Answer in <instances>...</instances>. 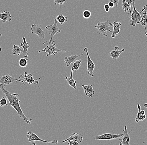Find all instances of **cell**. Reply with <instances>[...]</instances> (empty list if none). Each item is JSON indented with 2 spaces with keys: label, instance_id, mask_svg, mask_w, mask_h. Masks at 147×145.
Listing matches in <instances>:
<instances>
[{
  "label": "cell",
  "instance_id": "cell-1",
  "mask_svg": "<svg viewBox=\"0 0 147 145\" xmlns=\"http://www.w3.org/2000/svg\"><path fill=\"white\" fill-rule=\"evenodd\" d=\"M0 88L2 91L9 101V104L17 111L18 115L22 118L26 123L31 124L33 120L31 118H28L25 116L23 113L22 108L20 107V101L19 100V95L18 94L11 93L7 90L5 87L4 84H0Z\"/></svg>",
  "mask_w": 147,
  "mask_h": 145
},
{
  "label": "cell",
  "instance_id": "cell-2",
  "mask_svg": "<svg viewBox=\"0 0 147 145\" xmlns=\"http://www.w3.org/2000/svg\"><path fill=\"white\" fill-rule=\"evenodd\" d=\"M44 45H47V46L44 49L40 51H38V52L40 53L41 52H45L47 57L51 55H55L57 54L59 52H66V50H60L58 49L56 47V45L54 43L49 44L47 41H46L43 43Z\"/></svg>",
  "mask_w": 147,
  "mask_h": 145
},
{
  "label": "cell",
  "instance_id": "cell-3",
  "mask_svg": "<svg viewBox=\"0 0 147 145\" xmlns=\"http://www.w3.org/2000/svg\"><path fill=\"white\" fill-rule=\"evenodd\" d=\"M113 24L111 23L110 21H107L105 22L98 23L94 27L99 30V34H102L103 36L106 37L107 36V31L113 33V32L110 30V29L113 28Z\"/></svg>",
  "mask_w": 147,
  "mask_h": 145
},
{
  "label": "cell",
  "instance_id": "cell-4",
  "mask_svg": "<svg viewBox=\"0 0 147 145\" xmlns=\"http://www.w3.org/2000/svg\"><path fill=\"white\" fill-rule=\"evenodd\" d=\"M135 1L136 0H133V11L129 18L130 25L133 26H136V24L140 21L142 17L140 13L136 9L135 7Z\"/></svg>",
  "mask_w": 147,
  "mask_h": 145
},
{
  "label": "cell",
  "instance_id": "cell-5",
  "mask_svg": "<svg viewBox=\"0 0 147 145\" xmlns=\"http://www.w3.org/2000/svg\"><path fill=\"white\" fill-rule=\"evenodd\" d=\"M26 137L28 139V142H31L33 145H36L35 143V141H40L45 143L55 144H57L58 143V141L56 140H54L52 141H47V140H42L40 138L38 137L37 135L31 131H28L27 132Z\"/></svg>",
  "mask_w": 147,
  "mask_h": 145
},
{
  "label": "cell",
  "instance_id": "cell-6",
  "mask_svg": "<svg viewBox=\"0 0 147 145\" xmlns=\"http://www.w3.org/2000/svg\"><path fill=\"white\" fill-rule=\"evenodd\" d=\"M57 21L56 20V19H55L54 24L48 26L46 27V29L47 30L49 34L51 36L50 41L49 42V44L55 43V41L53 40V37L55 35L61 32L60 30H59V28L57 25Z\"/></svg>",
  "mask_w": 147,
  "mask_h": 145
},
{
  "label": "cell",
  "instance_id": "cell-7",
  "mask_svg": "<svg viewBox=\"0 0 147 145\" xmlns=\"http://www.w3.org/2000/svg\"><path fill=\"white\" fill-rule=\"evenodd\" d=\"M123 136V134H105L101 135L96 136L94 138L96 140H110L120 139Z\"/></svg>",
  "mask_w": 147,
  "mask_h": 145
},
{
  "label": "cell",
  "instance_id": "cell-8",
  "mask_svg": "<svg viewBox=\"0 0 147 145\" xmlns=\"http://www.w3.org/2000/svg\"><path fill=\"white\" fill-rule=\"evenodd\" d=\"M14 82H20L24 84L25 83L24 80L18 79L12 77L9 74L0 77V84L9 85L11 83H12Z\"/></svg>",
  "mask_w": 147,
  "mask_h": 145
},
{
  "label": "cell",
  "instance_id": "cell-9",
  "mask_svg": "<svg viewBox=\"0 0 147 145\" xmlns=\"http://www.w3.org/2000/svg\"><path fill=\"white\" fill-rule=\"evenodd\" d=\"M45 76H43V77H41V78L35 80L32 74H30V73H28L26 71H25L24 73V75H22V74L20 75L19 77V78L23 79L25 83H28L29 84H31V85H34L35 84H38L39 81L38 80L40 79L41 78L45 77Z\"/></svg>",
  "mask_w": 147,
  "mask_h": 145
},
{
  "label": "cell",
  "instance_id": "cell-10",
  "mask_svg": "<svg viewBox=\"0 0 147 145\" xmlns=\"http://www.w3.org/2000/svg\"><path fill=\"white\" fill-rule=\"evenodd\" d=\"M84 51L87 54V71H88V73L89 75L91 77H93L94 75V70L95 68V64L94 63L93 61H92L88 53V48L86 47L84 48Z\"/></svg>",
  "mask_w": 147,
  "mask_h": 145
},
{
  "label": "cell",
  "instance_id": "cell-11",
  "mask_svg": "<svg viewBox=\"0 0 147 145\" xmlns=\"http://www.w3.org/2000/svg\"><path fill=\"white\" fill-rule=\"evenodd\" d=\"M41 24H34L32 25L31 26V31L32 33L33 34H35L40 38L42 39H45V35L46 32L43 30L41 28Z\"/></svg>",
  "mask_w": 147,
  "mask_h": 145
},
{
  "label": "cell",
  "instance_id": "cell-12",
  "mask_svg": "<svg viewBox=\"0 0 147 145\" xmlns=\"http://www.w3.org/2000/svg\"><path fill=\"white\" fill-rule=\"evenodd\" d=\"M123 133V137L119 139V140H121V142L119 143V145H129V142L130 140L129 134L131 133V131H130L129 133H128L127 125H125L124 127Z\"/></svg>",
  "mask_w": 147,
  "mask_h": 145
},
{
  "label": "cell",
  "instance_id": "cell-13",
  "mask_svg": "<svg viewBox=\"0 0 147 145\" xmlns=\"http://www.w3.org/2000/svg\"><path fill=\"white\" fill-rule=\"evenodd\" d=\"M69 140L77 141L79 144H80L83 140V135L80 133H73L69 137L62 141V143L67 142Z\"/></svg>",
  "mask_w": 147,
  "mask_h": 145
},
{
  "label": "cell",
  "instance_id": "cell-14",
  "mask_svg": "<svg viewBox=\"0 0 147 145\" xmlns=\"http://www.w3.org/2000/svg\"><path fill=\"white\" fill-rule=\"evenodd\" d=\"M119 47L117 46L115 47V49L112 50L109 53V56L113 59H117L121 53L125 51V49H123L122 50H119Z\"/></svg>",
  "mask_w": 147,
  "mask_h": 145
},
{
  "label": "cell",
  "instance_id": "cell-15",
  "mask_svg": "<svg viewBox=\"0 0 147 145\" xmlns=\"http://www.w3.org/2000/svg\"><path fill=\"white\" fill-rule=\"evenodd\" d=\"M82 87L83 88L84 93L87 96L90 98H92L93 96L95 91L93 88L92 85L91 84H89V85L82 84Z\"/></svg>",
  "mask_w": 147,
  "mask_h": 145
},
{
  "label": "cell",
  "instance_id": "cell-16",
  "mask_svg": "<svg viewBox=\"0 0 147 145\" xmlns=\"http://www.w3.org/2000/svg\"><path fill=\"white\" fill-rule=\"evenodd\" d=\"M0 20L3 23L10 22L12 20L11 16L9 11H3L0 13Z\"/></svg>",
  "mask_w": 147,
  "mask_h": 145
},
{
  "label": "cell",
  "instance_id": "cell-17",
  "mask_svg": "<svg viewBox=\"0 0 147 145\" xmlns=\"http://www.w3.org/2000/svg\"><path fill=\"white\" fill-rule=\"evenodd\" d=\"M121 23L117 22V21H115L113 23V31L112 33V37L113 38H115V37H117V34H119L120 32V26H121Z\"/></svg>",
  "mask_w": 147,
  "mask_h": 145
},
{
  "label": "cell",
  "instance_id": "cell-18",
  "mask_svg": "<svg viewBox=\"0 0 147 145\" xmlns=\"http://www.w3.org/2000/svg\"><path fill=\"white\" fill-rule=\"evenodd\" d=\"M74 70L73 69L71 68V72L70 76L69 78L67 77V76H64L65 80H67L68 84L71 86V87L76 90L77 89V86H76V83H77V81L74 79L73 78V73Z\"/></svg>",
  "mask_w": 147,
  "mask_h": 145
},
{
  "label": "cell",
  "instance_id": "cell-19",
  "mask_svg": "<svg viewBox=\"0 0 147 145\" xmlns=\"http://www.w3.org/2000/svg\"><path fill=\"white\" fill-rule=\"evenodd\" d=\"M23 41V43H21L20 46L23 48V56L24 57H27L28 56V49L30 46L28 45V43L26 42V38L24 36L22 38Z\"/></svg>",
  "mask_w": 147,
  "mask_h": 145
},
{
  "label": "cell",
  "instance_id": "cell-20",
  "mask_svg": "<svg viewBox=\"0 0 147 145\" xmlns=\"http://www.w3.org/2000/svg\"><path fill=\"white\" fill-rule=\"evenodd\" d=\"M83 54L79 55H73L69 57H65L64 59V62L66 63L67 67H69L71 65V64L75 61V59L80 56L83 55Z\"/></svg>",
  "mask_w": 147,
  "mask_h": 145
},
{
  "label": "cell",
  "instance_id": "cell-21",
  "mask_svg": "<svg viewBox=\"0 0 147 145\" xmlns=\"http://www.w3.org/2000/svg\"><path fill=\"white\" fill-rule=\"evenodd\" d=\"M122 6L124 11L129 15H131L132 13V8H131V5L127 3L125 0L122 1Z\"/></svg>",
  "mask_w": 147,
  "mask_h": 145
},
{
  "label": "cell",
  "instance_id": "cell-22",
  "mask_svg": "<svg viewBox=\"0 0 147 145\" xmlns=\"http://www.w3.org/2000/svg\"><path fill=\"white\" fill-rule=\"evenodd\" d=\"M55 19L61 25L63 24L64 23L68 21L67 17L63 14L59 15L56 17Z\"/></svg>",
  "mask_w": 147,
  "mask_h": 145
},
{
  "label": "cell",
  "instance_id": "cell-23",
  "mask_svg": "<svg viewBox=\"0 0 147 145\" xmlns=\"http://www.w3.org/2000/svg\"><path fill=\"white\" fill-rule=\"evenodd\" d=\"M137 108H138V113L137 114L136 117L135 119V121L136 123H138L139 121H142L144 120V118H143V115L141 114V106L140 104H138Z\"/></svg>",
  "mask_w": 147,
  "mask_h": 145
},
{
  "label": "cell",
  "instance_id": "cell-24",
  "mask_svg": "<svg viewBox=\"0 0 147 145\" xmlns=\"http://www.w3.org/2000/svg\"><path fill=\"white\" fill-rule=\"evenodd\" d=\"M147 11H145V12L143 13V16H142L141 20L137 24L142 25L143 26L147 25Z\"/></svg>",
  "mask_w": 147,
  "mask_h": 145
},
{
  "label": "cell",
  "instance_id": "cell-25",
  "mask_svg": "<svg viewBox=\"0 0 147 145\" xmlns=\"http://www.w3.org/2000/svg\"><path fill=\"white\" fill-rule=\"evenodd\" d=\"M12 51L13 54V55H15L16 54H17L19 56L21 54L22 49L19 46L16 45H14L12 49Z\"/></svg>",
  "mask_w": 147,
  "mask_h": 145
},
{
  "label": "cell",
  "instance_id": "cell-26",
  "mask_svg": "<svg viewBox=\"0 0 147 145\" xmlns=\"http://www.w3.org/2000/svg\"><path fill=\"white\" fill-rule=\"evenodd\" d=\"M28 61V59L27 58H22L18 61V65L22 67H25L27 66Z\"/></svg>",
  "mask_w": 147,
  "mask_h": 145
},
{
  "label": "cell",
  "instance_id": "cell-27",
  "mask_svg": "<svg viewBox=\"0 0 147 145\" xmlns=\"http://www.w3.org/2000/svg\"><path fill=\"white\" fill-rule=\"evenodd\" d=\"M81 63L82 61L80 59L74 61L72 67V68L73 69L74 71H77V70H78L80 66L81 65Z\"/></svg>",
  "mask_w": 147,
  "mask_h": 145
},
{
  "label": "cell",
  "instance_id": "cell-28",
  "mask_svg": "<svg viewBox=\"0 0 147 145\" xmlns=\"http://www.w3.org/2000/svg\"><path fill=\"white\" fill-rule=\"evenodd\" d=\"M82 16L85 19H89L91 16V13L89 10H84L82 12Z\"/></svg>",
  "mask_w": 147,
  "mask_h": 145
},
{
  "label": "cell",
  "instance_id": "cell-29",
  "mask_svg": "<svg viewBox=\"0 0 147 145\" xmlns=\"http://www.w3.org/2000/svg\"><path fill=\"white\" fill-rule=\"evenodd\" d=\"M7 101H8V99L7 98H5V97H2V98L1 99V106L2 107H3L4 106H8V105L7 103Z\"/></svg>",
  "mask_w": 147,
  "mask_h": 145
},
{
  "label": "cell",
  "instance_id": "cell-30",
  "mask_svg": "<svg viewBox=\"0 0 147 145\" xmlns=\"http://www.w3.org/2000/svg\"><path fill=\"white\" fill-rule=\"evenodd\" d=\"M66 0H55V5H61L64 4Z\"/></svg>",
  "mask_w": 147,
  "mask_h": 145
},
{
  "label": "cell",
  "instance_id": "cell-31",
  "mask_svg": "<svg viewBox=\"0 0 147 145\" xmlns=\"http://www.w3.org/2000/svg\"><path fill=\"white\" fill-rule=\"evenodd\" d=\"M67 142H68V144L69 145H79L80 144H79L77 141H73V140H69Z\"/></svg>",
  "mask_w": 147,
  "mask_h": 145
},
{
  "label": "cell",
  "instance_id": "cell-32",
  "mask_svg": "<svg viewBox=\"0 0 147 145\" xmlns=\"http://www.w3.org/2000/svg\"><path fill=\"white\" fill-rule=\"evenodd\" d=\"M119 0H109V1L112 2L115 4V7H117L118 5Z\"/></svg>",
  "mask_w": 147,
  "mask_h": 145
},
{
  "label": "cell",
  "instance_id": "cell-33",
  "mask_svg": "<svg viewBox=\"0 0 147 145\" xmlns=\"http://www.w3.org/2000/svg\"><path fill=\"white\" fill-rule=\"evenodd\" d=\"M110 7L108 4H106L104 5V9L106 12H109Z\"/></svg>",
  "mask_w": 147,
  "mask_h": 145
},
{
  "label": "cell",
  "instance_id": "cell-34",
  "mask_svg": "<svg viewBox=\"0 0 147 145\" xmlns=\"http://www.w3.org/2000/svg\"><path fill=\"white\" fill-rule=\"evenodd\" d=\"M144 11H147V5H145V6L143 7V8H142V9L140 11V13H142V12Z\"/></svg>",
  "mask_w": 147,
  "mask_h": 145
},
{
  "label": "cell",
  "instance_id": "cell-35",
  "mask_svg": "<svg viewBox=\"0 0 147 145\" xmlns=\"http://www.w3.org/2000/svg\"><path fill=\"white\" fill-rule=\"evenodd\" d=\"M108 5H109L110 8H113L114 7H115L114 3L112 2L109 1Z\"/></svg>",
  "mask_w": 147,
  "mask_h": 145
},
{
  "label": "cell",
  "instance_id": "cell-36",
  "mask_svg": "<svg viewBox=\"0 0 147 145\" xmlns=\"http://www.w3.org/2000/svg\"><path fill=\"white\" fill-rule=\"evenodd\" d=\"M125 1L129 4H130V5H131V4L133 5V0H125Z\"/></svg>",
  "mask_w": 147,
  "mask_h": 145
},
{
  "label": "cell",
  "instance_id": "cell-37",
  "mask_svg": "<svg viewBox=\"0 0 147 145\" xmlns=\"http://www.w3.org/2000/svg\"><path fill=\"white\" fill-rule=\"evenodd\" d=\"M141 113L143 115H145V113H146L145 111H144V110H142V111H141Z\"/></svg>",
  "mask_w": 147,
  "mask_h": 145
},
{
  "label": "cell",
  "instance_id": "cell-38",
  "mask_svg": "<svg viewBox=\"0 0 147 145\" xmlns=\"http://www.w3.org/2000/svg\"><path fill=\"white\" fill-rule=\"evenodd\" d=\"M145 30H146V32H145V34H146V36L147 37V30H146V26H145Z\"/></svg>",
  "mask_w": 147,
  "mask_h": 145
},
{
  "label": "cell",
  "instance_id": "cell-39",
  "mask_svg": "<svg viewBox=\"0 0 147 145\" xmlns=\"http://www.w3.org/2000/svg\"><path fill=\"white\" fill-rule=\"evenodd\" d=\"M144 106L145 108H147V103L144 104Z\"/></svg>",
  "mask_w": 147,
  "mask_h": 145
},
{
  "label": "cell",
  "instance_id": "cell-40",
  "mask_svg": "<svg viewBox=\"0 0 147 145\" xmlns=\"http://www.w3.org/2000/svg\"><path fill=\"white\" fill-rule=\"evenodd\" d=\"M143 118H144V119H146V116L145 115H143Z\"/></svg>",
  "mask_w": 147,
  "mask_h": 145
},
{
  "label": "cell",
  "instance_id": "cell-41",
  "mask_svg": "<svg viewBox=\"0 0 147 145\" xmlns=\"http://www.w3.org/2000/svg\"><path fill=\"white\" fill-rule=\"evenodd\" d=\"M2 51V48L1 47H0V52H1Z\"/></svg>",
  "mask_w": 147,
  "mask_h": 145
},
{
  "label": "cell",
  "instance_id": "cell-42",
  "mask_svg": "<svg viewBox=\"0 0 147 145\" xmlns=\"http://www.w3.org/2000/svg\"><path fill=\"white\" fill-rule=\"evenodd\" d=\"M0 36H1V37L2 36V34L1 33H0Z\"/></svg>",
  "mask_w": 147,
  "mask_h": 145
},
{
  "label": "cell",
  "instance_id": "cell-43",
  "mask_svg": "<svg viewBox=\"0 0 147 145\" xmlns=\"http://www.w3.org/2000/svg\"><path fill=\"white\" fill-rule=\"evenodd\" d=\"M0 100H1V98H0ZM0 106H1V102H0Z\"/></svg>",
  "mask_w": 147,
  "mask_h": 145
},
{
  "label": "cell",
  "instance_id": "cell-44",
  "mask_svg": "<svg viewBox=\"0 0 147 145\" xmlns=\"http://www.w3.org/2000/svg\"></svg>",
  "mask_w": 147,
  "mask_h": 145
}]
</instances>
